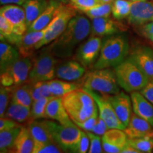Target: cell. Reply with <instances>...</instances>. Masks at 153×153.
<instances>
[{
  "instance_id": "obj_1",
  "label": "cell",
  "mask_w": 153,
  "mask_h": 153,
  "mask_svg": "<svg viewBox=\"0 0 153 153\" xmlns=\"http://www.w3.org/2000/svg\"><path fill=\"white\" fill-rule=\"evenodd\" d=\"M91 27L88 19L83 15H76L69 22L64 32L46 48L58 58L70 57L76 45L91 33Z\"/></svg>"
},
{
  "instance_id": "obj_2",
  "label": "cell",
  "mask_w": 153,
  "mask_h": 153,
  "mask_svg": "<svg viewBox=\"0 0 153 153\" xmlns=\"http://www.w3.org/2000/svg\"><path fill=\"white\" fill-rule=\"evenodd\" d=\"M62 102L74 123H82L98 109L94 99L83 88H78L62 97Z\"/></svg>"
},
{
  "instance_id": "obj_3",
  "label": "cell",
  "mask_w": 153,
  "mask_h": 153,
  "mask_svg": "<svg viewBox=\"0 0 153 153\" xmlns=\"http://www.w3.org/2000/svg\"><path fill=\"white\" fill-rule=\"evenodd\" d=\"M129 51L128 42L122 36L112 35L106 38L102 45L99 56L94 64V69L115 68L127 58Z\"/></svg>"
},
{
  "instance_id": "obj_4",
  "label": "cell",
  "mask_w": 153,
  "mask_h": 153,
  "mask_svg": "<svg viewBox=\"0 0 153 153\" xmlns=\"http://www.w3.org/2000/svg\"><path fill=\"white\" fill-rule=\"evenodd\" d=\"M120 87L126 92L140 91L150 81L148 76L131 57L114 68Z\"/></svg>"
},
{
  "instance_id": "obj_5",
  "label": "cell",
  "mask_w": 153,
  "mask_h": 153,
  "mask_svg": "<svg viewBox=\"0 0 153 153\" xmlns=\"http://www.w3.org/2000/svg\"><path fill=\"white\" fill-rule=\"evenodd\" d=\"M119 85L114 70L110 68L94 69L86 74L83 87L102 94H116L120 92Z\"/></svg>"
},
{
  "instance_id": "obj_6",
  "label": "cell",
  "mask_w": 153,
  "mask_h": 153,
  "mask_svg": "<svg viewBox=\"0 0 153 153\" xmlns=\"http://www.w3.org/2000/svg\"><path fill=\"white\" fill-rule=\"evenodd\" d=\"M45 122L54 141L62 150L74 152L82 130L74 122L69 125H62L49 120H45Z\"/></svg>"
},
{
  "instance_id": "obj_7",
  "label": "cell",
  "mask_w": 153,
  "mask_h": 153,
  "mask_svg": "<svg viewBox=\"0 0 153 153\" xmlns=\"http://www.w3.org/2000/svg\"><path fill=\"white\" fill-rule=\"evenodd\" d=\"M76 15V10L70 4H61L57 14L47 26L43 38L36 44L35 50L41 48L55 41L66 29L70 20Z\"/></svg>"
},
{
  "instance_id": "obj_8",
  "label": "cell",
  "mask_w": 153,
  "mask_h": 153,
  "mask_svg": "<svg viewBox=\"0 0 153 153\" xmlns=\"http://www.w3.org/2000/svg\"><path fill=\"white\" fill-rule=\"evenodd\" d=\"M51 52L45 48L33 60L27 82L35 83L47 82L56 76V68L58 61Z\"/></svg>"
},
{
  "instance_id": "obj_9",
  "label": "cell",
  "mask_w": 153,
  "mask_h": 153,
  "mask_svg": "<svg viewBox=\"0 0 153 153\" xmlns=\"http://www.w3.org/2000/svg\"><path fill=\"white\" fill-rule=\"evenodd\" d=\"M83 89L91 96L94 99L96 104L98 106L99 111V116L104 119L106 123L108 129L117 128L120 130H125L126 126L120 121L118 116H116L114 108L110 104L109 101L107 99L106 94H99L97 91H93L91 89L83 87Z\"/></svg>"
},
{
  "instance_id": "obj_10",
  "label": "cell",
  "mask_w": 153,
  "mask_h": 153,
  "mask_svg": "<svg viewBox=\"0 0 153 153\" xmlns=\"http://www.w3.org/2000/svg\"><path fill=\"white\" fill-rule=\"evenodd\" d=\"M102 41L99 36H90L85 43L78 48L75 54L76 61L81 63L85 68L94 64L100 53Z\"/></svg>"
},
{
  "instance_id": "obj_11",
  "label": "cell",
  "mask_w": 153,
  "mask_h": 153,
  "mask_svg": "<svg viewBox=\"0 0 153 153\" xmlns=\"http://www.w3.org/2000/svg\"><path fill=\"white\" fill-rule=\"evenodd\" d=\"M0 15L5 17L14 26V32L19 36H23L27 31L26 14L24 7L17 4H5L0 8Z\"/></svg>"
},
{
  "instance_id": "obj_12",
  "label": "cell",
  "mask_w": 153,
  "mask_h": 153,
  "mask_svg": "<svg viewBox=\"0 0 153 153\" xmlns=\"http://www.w3.org/2000/svg\"><path fill=\"white\" fill-rule=\"evenodd\" d=\"M106 95L116 116L126 127H127L133 114V105L131 97L123 91H120L116 94Z\"/></svg>"
},
{
  "instance_id": "obj_13",
  "label": "cell",
  "mask_w": 153,
  "mask_h": 153,
  "mask_svg": "<svg viewBox=\"0 0 153 153\" xmlns=\"http://www.w3.org/2000/svg\"><path fill=\"white\" fill-rule=\"evenodd\" d=\"M128 19L130 24L136 26L153 22V2L146 0L132 1Z\"/></svg>"
},
{
  "instance_id": "obj_14",
  "label": "cell",
  "mask_w": 153,
  "mask_h": 153,
  "mask_svg": "<svg viewBox=\"0 0 153 153\" xmlns=\"http://www.w3.org/2000/svg\"><path fill=\"white\" fill-rule=\"evenodd\" d=\"M128 136L124 130L108 129L102 135V147L104 152L119 153L127 144Z\"/></svg>"
},
{
  "instance_id": "obj_15",
  "label": "cell",
  "mask_w": 153,
  "mask_h": 153,
  "mask_svg": "<svg viewBox=\"0 0 153 153\" xmlns=\"http://www.w3.org/2000/svg\"><path fill=\"white\" fill-rule=\"evenodd\" d=\"M45 118L56 120L62 125L72 123L62 102V97H51L47 104L45 111Z\"/></svg>"
},
{
  "instance_id": "obj_16",
  "label": "cell",
  "mask_w": 153,
  "mask_h": 153,
  "mask_svg": "<svg viewBox=\"0 0 153 153\" xmlns=\"http://www.w3.org/2000/svg\"><path fill=\"white\" fill-rule=\"evenodd\" d=\"M124 131L127 134L128 137L130 138L145 137L153 138L152 126L148 121L140 117L135 113L132 114L129 124Z\"/></svg>"
},
{
  "instance_id": "obj_17",
  "label": "cell",
  "mask_w": 153,
  "mask_h": 153,
  "mask_svg": "<svg viewBox=\"0 0 153 153\" xmlns=\"http://www.w3.org/2000/svg\"><path fill=\"white\" fill-rule=\"evenodd\" d=\"M33 65V60L30 57H19L11 64L5 71L12 76L14 85H21L27 82L30 70Z\"/></svg>"
},
{
  "instance_id": "obj_18",
  "label": "cell",
  "mask_w": 153,
  "mask_h": 153,
  "mask_svg": "<svg viewBox=\"0 0 153 153\" xmlns=\"http://www.w3.org/2000/svg\"><path fill=\"white\" fill-rule=\"evenodd\" d=\"M46 28L36 31H26L19 40L16 47L21 57H30L33 55L35 46L43 38L46 32Z\"/></svg>"
},
{
  "instance_id": "obj_19",
  "label": "cell",
  "mask_w": 153,
  "mask_h": 153,
  "mask_svg": "<svg viewBox=\"0 0 153 153\" xmlns=\"http://www.w3.org/2000/svg\"><path fill=\"white\" fill-rule=\"evenodd\" d=\"M85 68L76 60H68L57 65L56 76L58 79L66 81H75L84 75Z\"/></svg>"
},
{
  "instance_id": "obj_20",
  "label": "cell",
  "mask_w": 153,
  "mask_h": 153,
  "mask_svg": "<svg viewBox=\"0 0 153 153\" xmlns=\"http://www.w3.org/2000/svg\"><path fill=\"white\" fill-rule=\"evenodd\" d=\"M130 57L142 69L149 79L153 80V49L140 46L134 50Z\"/></svg>"
},
{
  "instance_id": "obj_21",
  "label": "cell",
  "mask_w": 153,
  "mask_h": 153,
  "mask_svg": "<svg viewBox=\"0 0 153 153\" xmlns=\"http://www.w3.org/2000/svg\"><path fill=\"white\" fill-rule=\"evenodd\" d=\"M131 98L133 112L148 121L153 127V104L139 91L131 92Z\"/></svg>"
},
{
  "instance_id": "obj_22",
  "label": "cell",
  "mask_w": 153,
  "mask_h": 153,
  "mask_svg": "<svg viewBox=\"0 0 153 153\" xmlns=\"http://www.w3.org/2000/svg\"><path fill=\"white\" fill-rule=\"evenodd\" d=\"M90 36H108L115 35L119 30L118 25L108 17H101L91 19Z\"/></svg>"
},
{
  "instance_id": "obj_23",
  "label": "cell",
  "mask_w": 153,
  "mask_h": 153,
  "mask_svg": "<svg viewBox=\"0 0 153 153\" xmlns=\"http://www.w3.org/2000/svg\"><path fill=\"white\" fill-rule=\"evenodd\" d=\"M61 4L62 3L60 1L50 0V3L47 8L32 23V24L28 28L27 31L41 30L46 28L57 14Z\"/></svg>"
},
{
  "instance_id": "obj_24",
  "label": "cell",
  "mask_w": 153,
  "mask_h": 153,
  "mask_svg": "<svg viewBox=\"0 0 153 153\" xmlns=\"http://www.w3.org/2000/svg\"><path fill=\"white\" fill-rule=\"evenodd\" d=\"M11 91V101L23 106L31 108L33 99L31 95V85L26 82L21 85H13L9 87Z\"/></svg>"
},
{
  "instance_id": "obj_25",
  "label": "cell",
  "mask_w": 153,
  "mask_h": 153,
  "mask_svg": "<svg viewBox=\"0 0 153 153\" xmlns=\"http://www.w3.org/2000/svg\"><path fill=\"white\" fill-rule=\"evenodd\" d=\"M50 3V0H27L23 5L26 22L28 28L34 21L45 11Z\"/></svg>"
},
{
  "instance_id": "obj_26",
  "label": "cell",
  "mask_w": 153,
  "mask_h": 153,
  "mask_svg": "<svg viewBox=\"0 0 153 153\" xmlns=\"http://www.w3.org/2000/svg\"><path fill=\"white\" fill-rule=\"evenodd\" d=\"M4 117L10 118L19 123L25 122L30 123L33 120L31 118L30 108L23 106L13 101H11L5 113Z\"/></svg>"
},
{
  "instance_id": "obj_27",
  "label": "cell",
  "mask_w": 153,
  "mask_h": 153,
  "mask_svg": "<svg viewBox=\"0 0 153 153\" xmlns=\"http://www.w3.org/2000/svg\"><path fill=\"white\" fill-rule=\"evenodd\" d=\"M28 129L30 132L34 142L53 143L55 142L50 133L45 120H32L28 124Z\"/></svg>"
},
{
  "instance_id": "obj_28",
  "label": "cell",
  "mask_w": 153,
  "mask_h": 153,
  "mask_svg": "<svg viewBox=\"0 0 153 153\" xmlns=\"http://www.w3.org/2000/svg\"><path fill=\"white\" fill-rule=\"evenodd\" d=\"M20 57L19 51L13 47L10 43L1 41L0 43V70L4 72L11 64Z\"/></svg>"
},
{
  "instance_id": "obj_29",
  "label": "cell",
  "mask_w": 153,
  "mask_h": 153,
  "mask_svg": "<svg viewBox=\"0 0 153 153\" xmlns=\"http://www.w3.org/2000/svg\"><path fill=\"white\" fill-rule=\"evenodd\" d=\"M34 146V140L28 128L23 126L15 140L13 152L16 153H30Z\"/></svg>"
},
{
  "instance_id": "obj_30",
  "label": "cell",
  "mask_w": 153,
  "mask_h": 153,
  "mask_svg": "<svg viewBox=\"0 0 153 153\" xmlns=\"http://www.w3.org/2000/svg\"><path fill=\"white\" fill-rule=\"evenodd\" d=\"M23 127L16 126L12 128L4 130L0 132V152L1 153L12 152L16 137Z\"/></svg>"
},
{
  "instance_id": "obj_31",
  "label": "cell",
  "mask_w": 153,
  "mask_h": 153,
  "mask_svg": "<svg viewBox=\"0 0 153 153\" xmlns=\"http://www.w3.org/2000/svg\"><path fill=\"white\" fill-rule=\"evenodd\" d=\"M48 82L49 89L53 96L55 97H63L70 91L78 89L81 86L74 82H70L63 79H51Z\"/></svg>"
},
{
  "instance_id": "obj_32",
  "label": "cell",
  "mask_w": 153,
  "mask_h": 153,
  "mask_svg": "<svg viewBox=\"0 0 153 153\" xmlns=\"http://www.w3.org/2000/svg\"><path fill=\"white\" fill-rule=\"evenodd\" d=\"M130 0H114L112 3V15L117 20L128 16L131 11V4Z\"/></svg>"
},
{
  "instance_id": "obj_33",
  "label": "cell",
  "mask_w": 153,
  "mask_h": 153,
  "mask_svg": "<svg viewBox=\"0 0 153 153\" xmlns=\"http://www.w3.org/2000/svg\"><path fill=\"white\" fill-rule=\"evenodd\" d=\"M127 143L133 147L140 152L150 153L153 151V138L152 137H136L130 138L128 137Z\"/></svg>"
},
{
  "instance_id": "obj_34",
  "label": "cell",
  "mask_w": 153,
  "mask_h": 153,
  "mask_svg": "<svg viewBox=\"0 0 153 153\" xmlns=\"http://www.w3.org/2000/svg\"><path fill=\"white\" fill-rule=\"evenodd\" d=\"M85 14L91 19L101 17H109L111 14H112V4H100L86 11Z\"/></svg>"
},
{
  "instance_id": "obj_35",
  "label": "cell",
  "mask_w": 153,
  "mask_h": 153,
  "mask_svg": "<svg viewBox=\"0 0 153 153\" xmlns=\"http://www.w3.org/2000/svg\"><path fill=\"white\" fill-rule=\"evenodd\" d=\"M51 97H43L37 100L33 101L30 111H31L32 120H37L45 118V111L47 104Z\"/></svg>"
},
{
  "instance_id": "obj_36",
  "label": "cell",
  "mask_w": 153,
  "mask_h": 153,
  "mask_svg": "<svg viewBox=\"0 0 153 153\" xmlns=\"http://www.w3.org/2000/svg\"><path fill=\"white\" fill-rule=\"evenodd\" d=\"M64 151L55 142L38 143L34 142L32 153H59Z\"/></svg>"
},
{
  "instance_id": "obj_37",
  "label": "cell",
  "mask_w": 153,
  "mask_h": 153,
  "mask_svg": "<svg viewBox=\"0 0 153 153\" xmlns=\"http://www.w3.org/2000/svg\"><path fill=\"white\" fill-rule=\"evenodd\" d=\"M11 101V91L10 87L1 85L0 89V116L4 117L9 104Z\"/></svg>"
},
{
  "instance_id": "obj_38",
  "label": "cell",
  "mask_w": 153,
  "mask_h": 153,
  "mask_svg": "<svg viewBox=\"0 0 153 153\" xmlns=\"http://www.w3.org/2000/svg\"><path fill=\"white\" fill-rule=\"evenodd\" d=\"M69 4L76 11L85 13L86 11L100 4L101 2L100 0H70Z\"/></svg>"
},
{
  "instance_id": "obj_39",
  "label": "cell",
  "mask_w": 153,
  "mask_h": 153,
  "mask_svg": "<svg viewBox=\"0 0 153 153\" xmlns=\"http://www.w3.org/2000/svg\"><path fill=\"white\" fill-rule=\"evenodd\" d=\"M87 132L88 136L90 140V146L88 152L89 153H101L103 152L102 137L91 131Z\"/></svg>"
},
{
  "instance_id": "obj_40",
  "label": "cell",
  "mask_w": 153,
  "mask_h": 153,
  "mask_svg": "<svg viewBox=\"0 0 153 153\" xmlns=\"http://www.w3.org/2000/svg\"><path fill=\"white\" fill-rule=\"evenodd\" d=\"M90 146V140L88 136L87 132L85 131H81L79 140L78 142L76 147L74 150V152L77 153H85L89 151Z\"/></svg>"
},
{
  "instance_id": "obj_41",
  "label": "cell",
  "mask_w": 153,
  "mask_h": 153,
  "mask_svg": "<svg viewBox=\"0 0 153 153\" xmlns=\"http://www.w3.org/2000/svg\"><path fill=\"white\" fill-rule=\"evenodd\" d=\"M98 111L99 109H97L94 112V114L91 116V117L87 118V119L85 120L84 122L76 123V125L79 128H80L84 130V131H91L94 128V126L96 125V123H97V120H98V118H99Z\"/></svg>"
},
{
  "instance_id": "obj_42",
  "label": "cell",
  "mask_w": 153,
  "mask_h": 153,
  "mask_svg": "<svg viewBox=\"0 0 153 153\" xmlns=\"http://www.w3.org/2000/svg\"><path fill=\"white\" fill-rule=\"evenodd\" d=\"M108 130V126H107L106 123L100 116H99L98 120H97V123L94 126V128L91 130V132H93L94 133L97 134L99 135H103Z\"/></svg>"
},
{
  "instance_id": "obj_43",
  "label": "cell",
  "mask_w": 153,
  "mask_h": 153,
  "mask_svg": "<svg viewBox=\"0 0 153 153\" xmlns=\"http://www.w3.org/2000/svg\"><path fill=\"white\" fill-rule=\"evenodd\" d=\"M20 126L22 125H20L18 122L11 119L10 118L3 117L1 118V119H0V131H4V130L10 129Z\"/></svg>"
},
{
  "instance_id": "obj_44",
  "label": "cell",
  "mask_w": 153,
  "mask_h": 153,
  "mask_svg": "<svg viewBox=\"0 0 153 153\" xmlns=\"http://www.w3.org/2000/svg\"><path fill=\"white\" fill-rule=\"evenodd\" d=\"M140 31L145 38H148L153 43V22L141 26Z\"/></svg>"
},
{
  "instance_id": "obj_45",
  "label": "cell",
  "mask_w": 153,
  "mask_h": 153,
  "mask_svg": "<svg viewBox=\"0 0 153 153\" xmlns=\"http://www.w3.org/2000/svg\"><path fill=\"white\" fill-rule=\"evenodd\" d=\"M140 91L145 98L153 104V80H150L146 86Z\"/></svg>"
},
{
  "instance_id": "obj_46",
  "label": "cell",
  "mask_w": 153,
  "mask_h": 153,
  "mask_svg": "<svg viewBox=\"0 0 153 153\" xmlns=\"http://www.w3.org/2000/svg\"><path fill=\"white\" fill-rule=\"evenodd\" d=\"M0 81H1V85L4 87H9L14 85V79L12 78L8 72L4 71L1 72V76H0Z\"/></svg>"
},
{
  "instance_id": "obj_47",
  "label": "cell",
  "mask_w": 153,
  "mask_h": 153,
  "mask_svg": "<svg viewBox=\"0 0 153 153\" xmlns=\"http://www.w3.org/2000/svg\"><path fill=\"white\" fill-rule=\"evenodd\" d=\"M27 0H0L1 5L5 4H17L23 6Z\"/></svg>"
},
{
  "instance_id": "obj_48",
  "label": "cell",
  "mask_w": 153,
  "mask_h": 153,
  "mask_svg": "<svg viewBox=\"0 0 153 153\" xmlns=\"http://www.w3.org/2000/svg\"><path fill=\"white\" fill-rule=\"evenodd\" d=\"M122 153H140L138 150H136L135 148H134L133 147L131 146L128 144H126L125 148L122 150Z\"/></svg>"
},
{
  "instance_id": "obj_49",
  "label": "cell",
  "mask_w": 153,
  "mask_h": 153,
  "mask_svg": "<svg viewBox=\"0 0 153 153\" xmlns=\"http://www.w3.org/2000/svg\"><path fill=\"white\" fill-rule=\"evenodd\" d=\"M114 0H100L101 4H108V3L112 4L114 2Z\"/></svg>"
},
{
  "instance_id": "obj_50",
  "label": "cell",
  "mask_w": 153,
  "mask_h": 153,
  "mask_svg": "<svg viewBox=\"0 0 153 153\" xmlns=\"http://www.w3.org/2000/svg\"><path fill=\"white\" fill-rule=\"evenodd\" d=\"M55 1H60V2L63 3V4H67L68 2V1H70V0H55Z\"/></svg>"
},
{
  "instance_id": "obj_51",
  "label": "cell",
  "mask_w": 153,
  "mask_h": 153,
  "mask_svg": "<svg viewBox=\"0 0 153 153\" xmlns=\"http://www.w3.org/2000/svg\"><path fill=\"white\" fill-rule=\"evenodd\" d=\"M130 1H145V0H130Z\"/></svg>"
},
{
  "instance_id": "obj_52",
  "label": "cell",
  "mask_w": 153,
  "mask_h": 153,
  "mask_svg": "<svg viewBox=\"0 0 153 153\" xmlns=\"http://www.w3.org/2000/svg\"><path fill=\"white\" fill-rule=\"evenodd\" d=\"M152 152H153V151H152Z\"/></svg>"
}]
</instances>
